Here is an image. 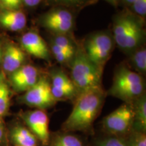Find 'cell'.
I'll return each mask as SVG.
<instances>
[{
	"instance_id": "6da1fadb",
	"label": "cell",
	"mask_w": 146,
	"mask_h": 146,
	"mask_svg": "<svg viewBox=\"0 0 146 146\" xmlns=\"http://www.w3.org/2000/svg\"><path fill=\"white\" fill-rule=\"evenodd\" d=\"M102 87L80 93L74 100L70 114L62 125L66 132H89L101 112L106 98Z\"/></svg>"
},
{
	"instance_id": "7a4b0ae2",
	"label": "cell",
	"mask_w": 146,
	"mask_h": 146,
	"mask_svg": "<svg viewBox=\"0 0 146 146\" xmlns=\"http://www.w3.org/2000/svg\"><path fill=\"white\" fill-rule=\"evenodd\" d=\"M143 20L130 11L120 12L114 18L112 34L114 43L127 54L144 45Z\"/></svg>"
},
{
	"instance_id": "3957f363",
	"label": "cell",
	"mask_w": 146,
	"mask_h": 146,
	"mask_svg": "<svg viewBox=\"0 0 146 146\" xmlns=\"http://www.w3.org/2000/svg\"><path fill=\"white\" fill-rule=\"evenodd\" d=\"M145 84L143 76L125 65L116 68L112 84L106 93L124 103L133 104L145 94Z\"/></svg>"
},
{
	"instance_id": "277c9868",
	"label": "cell",
	"mask_w": 146,
	"mask_h": 146,
	"mask_svg": "<svg viewBox=\"0 0 146 146\" xmlns=\"http://www.w3.org/2000/svg\"><path fill=\"white\" fill-rule=\"evenodd\" d=\"M70 64V78L79 93L102 87L104 69L96 65L87 57L81 45L77 46Z\"/></svg>"
},
{
	"instance_id": "5b68a950",
	"label": "cell",
	"mask_w": 146,
	"mask_h": 146,
	"mask_svg": "<svg viewBox=\"0 0 146 146\" xmlns=\"http://www.w3.org/2000/svg\"><path fill=\"white\" fill-rule=\"evenodd\" d=\"M114 46L112 33L104 31L94 33L87 36L82 47L87 57L104 69L111 57Z\"/></svg>"
},
{
	"instance_id": "8992f818",
	"label": "cell",
	"mask_w": 146,
	"mask_h": 146,
	"mask_svg": "<svg viewBox=\"0 0 146 146\" xmlns=\"http://www.w3.org/2000/svg\"><path fill=\"white\" fill-rule=\"evenodd\" d=\"M18 101L29 107L42 110L52 108L57 103L52 94L50 78L45 75H41L35 85L22 94Z\"/></svg>"
},
{
	"instance_id": "52a82bcc",
	"label": "cell",
	"mask_w": 146,
	"mask_h": 146,
	"mask_svg": "<svg viewBox=\"0 0 146 146\" xmlns=\"http://www.w3.org/2000/svg\"><path fill=\"white\" fill-rule=\"evenodd\" d=\"M133 120V104L123 103L104 118L102 128L109 135L125 137L131 130Z\"/></svg>"
},
{
	"instance_id": "ba28073f",
	"label": "cell",
	"mask_w": 146,
	"mask_h": 146,
	"mask_svg": "<svg viewBox=\"0 0 146 146\" xmlns=\"http://www.w3.org/2000/svg\"><path fill=\"white\" fill-rule=\"evenodd\" d=\"M39 25L54 35H68L74 25L72 13L68 8L56 6L40 16Z\"/></svg>"
},
{
	"instance_id": "9c48e42d",
	"label": "cell",
	"mask_w": 146,
	"mask_h": 146,
	"mask_svg": "<svg viewBox=\"0 0 146 146\" xmlns=\"http://www.w3.org/2000/svg\"><path fill=\"white\" fill-rule=\"evenodd\" d=\"M20 119L36 137L39 144L47 146L51 133L49 129L50 120L45 110L39 109L22 111L19 113Z\"/></svg>"
},
{
	"instance_id": "30bf717a",
	"label": "cell",
	"mask_w": 146,
	"mask_h": 146,
	"mask_svg": "<svg viewBox=\"0 0 146 146\" xmlns=\"http://www.w3.org/2000/svg\"><path fill=\"white\" fill-rule=\"evenodd\" d=\"M52 94L56 102L73 100L80 94L70 76L60 68H53L49 73Z\"/></svg>"
},
{
	"instance_id": "8fae6325",
	"label": "cell",
	"mask_w": 146,
	"mask_h": 146,
	"mask_svg": "<svg viewBox=\"0 0 146 146\" xmlns=\"http://www.w3.org/2000/svg\"><path fill=\"white\" fill-rule=\"evenodd\" d=\"M41 76L36 67L25 64L10 74L8 80L12 91L16 94H23L34 86Z\"/></svg>"
},
{
	"instance_id": "7c38bea8",
	"label": "cell",
	"mask_w": 146,
	"mask_h": 146,
	"mask_svg": "<svg viewBox=\"0 0 146 146\" xmlns=\"http://www.w3.org/2000/svg\"><path fill=\"white\" fill-rule=\"evenodd\" d=\"M21 47L24 52L35 58L49 61L51 58L50 47L43 37L35 31L25 33L21 38Z\"/></svg>"
},
{
	"instance_id": "4fadbf2b",
	"label": "cell",
	"mask_w": 146,
	"mask_h": 146,
	"mask_svg": "<svg viewBox=\"0 0 146 146\" xmlns=\"http://www.w3.org/2000/svg\"><path fill=\"white\" fill-rule=\"evenodd\" d=\"M7 126L10 146H39V142L21 120H14Z\"/></svg>"
},
{
	"instance_id": "5bb4252c",
	"label": "cell",
	"mask_w": 146,
	"mask_h": 146,
	"mask_svg": "<svg viewBox=\"0 0 146 146\" xmlns=\"http://www.w3.org/2000/svg\"><path fill=\"white\" fill-rule=\"evenodd\" d=\"M26 54L21 47L12 43H9L3 49L1 64L2 70L5 74L15 72L25 64Z\"/></svg>"
},
{
	"instance_id": "9a60e30c",
	"label": "cell",
	"mask_w": 146,
	"mask_h": 146,
	"mask_svg": "<svg viewBox=\"0 0 146 146\" xmlns=\"http://www.w3.org/2000/svg\"><path fill=\"white\" fill-rule=\"evenodd\" d=\"M27 23L26 14L21 10H0V25L7 30L20 31L25 28Z\"/></svg>"
},
{
	"instance_id": "2e32d148",
	"label": "cell",
	"mask_w": 146,
	"mask_h": 146,
	"mask_svg": "<svg viewBox=\"0 0 146 146\" xmlns=\"http://www.w3.org/2000/svg\"><path fill=\"white\" fill-rule=\"evenodd\" d=\"M133 120L131 130L146 133V96L145 94L133 103Z\"/></svg>"
},
{
	"instance_id": "e0dca14e",
	"label": "cell",
	"mask_w": 146,
	"mask_h": 146,
	"mask_svg": "<svg viewBox=\"0 0 146 146\" xmlns=\"http://www.w3.org/2000/svg\"><path fill=\"white\" fill-rule=\"evenodd\" d=\"M11 87L3 70H0V118L8 116L11 104Z\"/></svg>"
},
{
	"instance_id": "ac0fdd59",
	"label": "cell",
	"mask_w": 146,
	"mask_h": 146,
	"mask_svg": "<svg viewBox=\"0 0 146 146\" xmlns=\"http://www.w3.org/2000/svg\"><path fill=\"white\" fill-rule=\"evenodd\" d=\"M47 146H84L81 139L72 133L60 131L51 134Z\"/></svg>"
},
{
	"instance_id": "d6986e66",
	"label": "cell",
	"mask_w": 146,
	"mask_h": 146,
	"mask_svg": "<svg viewBox=\"0 0 146 146\" xmlns=\"http://www.w3.org/2000/svg\"><path fill=\"white\" fill-rule=\"evenodd\" d=\"M129 66L131 70L143 75L146 72V50L145 45L138 47L128 54Z\"/></svg>"
},
{
	"instance_id": "ffe728a7",
	"label": "cell",
	"mask_w": 146,
	"mask_h": 146,
	"mask_svg": "<svg viewBox=\"0 0 146 146\" xmlns=\"http://www.w3.org/2000/svg\"><path fill=\"white\" fill-rule=\"evenodd\" d=\"M50 42L62 48L72 56L75 54L78 46L70 39V36H68V35H54Z\"/></svg>"
},
{
	"instance_id": "44dd1931",
	"label": "cell",
	"mask_w": 146,
	"mask_h": 146,
	"mask_svg": "<svg viewBox=\"0 0 146 146\" xmlns=\"http://www.w3.org/2000/svg\"><path fill=\"white\" fill-rule=\"evenodd\" d=\"M53 6H61L66 8H78L85 6L94 0H47Z\"/></svg>"
},
{
	"instance_id": "7402d4cb",
	"label": "cell",
	"mask_w": 146,
	"mask_h": 146,
	"mask_svg": "<svg viewBox=\"0 0 146 146\" xmlns=\"http://www.w3.org/2000/svg\"><path fill=\"white\" fill-rule=\"evenodd\" d=\"M50 50L55 59L60 64L64 65L70 64L71 61L74 58V56H71L68 53H67L66 51L60 48L56 45L52 43V42H50Z\"/></svg>"
},
{
	"instance_id": "603a6c76",
	"label": "cell",
	"mask_w": 146,
	"mask_h": 146,
	"mask_svg": "<svg viewBox=\"0 0 146 146\" xmlns=\"http://www.w3.org/2000/svg\"><path fill=\"white\" fill-rule=\"evenodd\" d=\"M96 146H129L125 137L109 135L100 138L96 141Z\"/></svg>"
},
{
	"instance_id": "cb8c5ba5",
	"label": "cell",
	"mask_w": 146,
	"mask_h": 146,
	"mask_svg": "<svg viewBox=\"0 0 146 146\" xmlns=\"http://www.w3.org/2000/svg\"><path fill=\"white\" fill-rule=\"evenodd\" d=\"M127 141L129 146H146V133L131 130Z\"/></svg>"
},
{
	"instance_id": "d4e9b609",
	"label": "cell",
	"mask_w": 146,
	"mask_h": 146,
	"mask_svg": "<svg viewBox=\"0 0 146 146\" xmlns=\"http://www.w3.org/2000/svg\"><path fill=\"white\" fill-rule=\"evenodd\" d=\"M131 5L133 11V13L143 19L145 18L146 16V0H135Z\"/></svg>"
},
{
	"instance_id": "484cf974",
	"label": "cell",
	"mask_w": 146,
	"mask_h": 146,
	"mask_svg": "<svg viewBox=\"0 0 146 146\" xmlns=\"http://www.w3.org/2000/svg\"><path fill=\"white\" fill-rule=\"evenodd\" d=\"M23 6L22 0H0L1 10H18Z\"/></svg>"
},
{
	"instance_id": "4316f807",
	"label": "cell",
	"mask_w": 146,
	"mask_h": 146,
	"mask_svg": "<svg viewBox=\"0 0 146 146\" xmlns=\"http://www.w3.org/2000/svg\"><path fill=\"white\" fill-rule=\"evenodd\" d=\"M0 146H10L8 139L7 126L3 118H0Z\"/></svg>"
},
{
	"instance_id": "83f0119b",
	"label": "cell",
	"mask_w": 146,
	"mask_h": 146,
	"mask_svg": "<svg viewBox=\"0 0 146 146\" xmlns=\"http://www.w3.org/2000/svg\"><path fill=\"white\" fill-rule=\"evenodd\" d=\"M42 0H22L23 5L29 8H34L37 6L41 2Z\"/></svg>"
},
{
	"instance_id": "f1b7e54d",
	"label": "cell",
	"mask_w": 146,
	"mask_h": 146,
	"mask_svg": "<svg viewBox=\"0 0 146 146\" xmlns=\"http://www.w3.org/2000/svg\"><path fill=\"white\" fill-rule=\"evenodd\" d=\"M2 53H3V47L1 45V42L0 41V64L1 63V58H2Z\"/></svg>"
},
{
	"instance_id": "f546056e",
	"label": "cell",
	"mask_w": 146,
	"mask_h": 146,
	"mask_svg": "<svg viewBox=\"0 0 146 146\" xmlns=\"http://www.w3.org/2000/svg\"><path fill=\"white\" fill-rule=\"evenodd\" d=\"M106 1H108V2H109L110 3H111V4H112V5H117L118 1H119V0H106Z\"/></svg>"
},
{
	"instance_id": "4dcf8cb0",
	"label": "cell",
	"mask_w": 146,
	"mask_h": 146,
	"mask_svg": "<svg viewBox=\"0 0 146 146\" xmlns=\"http://www.w3.org/2000/svg\"><path fill=\"white\" fill-rule=\"evenodd\" d=\"M123 1L126 3V4L131 5L135 1V0H123Z\"/></svg>"
}]
</instances>
